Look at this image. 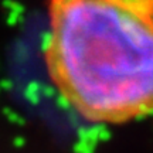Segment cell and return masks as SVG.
Wrapping results in <instances>:
<instances>
[{"instance_id": "cell-1", "label": "cell", "mask_w": 153, "mask_h": 153, "mask_svg": "<svg viewBox=\"0 0 153 153\" xmlns=\"http://www.w3.org/2000/svg\"><path fill=\"white\" fill-rule=\"evenodd\" d=\"M44 62L88 122L153 115V0H48Z\"/></svg>"}]
</instances>
